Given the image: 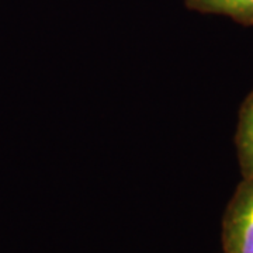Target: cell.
<instances>
[{
	"label": "cell",
	"instance_id": "6da1fadb",
	"mask_svg": "<svg viewBox=\"0 0 253 253\" xmlns=\"http://www.w3.org/2000/svg\"><path fill=\"white\" fill-rule=\"evenodd\" d=\"M222 252L253 253V173L242 177L222 217Z\"/></svg>",
	"mask_w": 253,
	"mask_h": 253
},
{
	"label": "cell",
	"instance_id": "7a4b0ae2",
	"mask_svg": "<svg viewBox=\"0 0 253 253\" xmlns=\"http://www.w3.org/2000/svg\"><path fill=\"white\" fill-rule=\"evenodd\" d=\"M235 146L242 177L253 173V90L246 96L238 117Z\"/></svg>",
	"mask_w": 253,
	"mask_h": 253
},
{
	"label": "cell",
	"instance_id": "3957f363",
	"mask_svg": "<svg viewBox=\"0 0 253 253\" xmlns=\"http://www.w3.org/2000/svg\"><path fill=\"white\" fill-rule=\"evenodd\" d=\"M186 7L204 14H219L235 23L253 26V0H184Z\"/></svg>",
	"mask_w": 253,
	"mask_h": 253
}]
</instances>
